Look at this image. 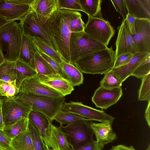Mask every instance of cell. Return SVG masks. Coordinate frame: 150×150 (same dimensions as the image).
<instances>
[{
  "label": "cell",
  "instance_id": "1",
  "mask_svg": "<svg viewBox=\"0 0 150 150\" xmlns=\"http://www.w3.org/2000/svg\"><path fill=\"white\" fill-rule=\"evenodd\" d=\"M82 16L77 11L58 9L45 23V26L54 42L58 52L63 60L70 63L69 42L72 33L71 21Z\"/></svg>",
  "mask_w": 150,
  "mask_h": 150
},
{
  "label": "cell",
  "instance_id": "2",
  "mask_svg": "<svg viewBox=\"0 0 150 150\" xmlns=\"http://www.w3.org/2000/svg\"><path fill=\"white\" fill-rule=\"evenodd\" d=\"M115 58V51L111 46L85 55L74 65L82 73L105 74L113 67Z\"/></svg>",
  "mask_w": 150,
  "mask_h": 150
},
{
  "label": "cell",
  "instance_id": "3",
  "mask_svg": "<svg viewBox=\"0 0 150 150\" xmlns=\"http://www.w3.org/2000/svg\"><path fill=\"white\" fill-rule=\"evenodd\" d=\"M22 29L17 22L13 21L4 25L0 29V50L5 60L15 62L19 58L20 54Z\"/></svg>",
  "mask_w": 150,
  "mask_h": 150
},
{
  "label": "cell",
  "instance_id": "4",
  "mask_svg": "<svg viewBox=\"0 0 150 150\" xmlns=\"http://www.w3.org/2000/svg\"><path fill=\"white\" fill-rule=\"evenodd\" d=\"M16 97L18 100L29 105L32 110L45 115L52 122L57 113L61 110L65 100L64 97L54 98L23 92H19Z\"/></svg>",
  "mask_w": 150,
  "mask_h": 150
},
{
  "label": "cell",
  "instance_id": "5",
  "mask_svg": "<svg viewBox=\"0 0 150 150\" xmlns=\"http://www.w3.org/2000/svg\"><path fill=\"white\" fill-rule=\"evenodd\" d=\"M108 47L84 32L72 33L69 42L70 63L74 65L78 60L85 55Z\"/></svg>",
  "mask_w": 150,
  "mask_h": 150
},
{
  "label": "cell",
  "instance_id": "6",
  "mask_svg": "<svg viewBox=\"0 0 150 150\" xmlns=\"http://www.w3.org/2000/svg\"><path fill=\"white\" fill-rule=\"evenodd\" d=\"M19 21L24 33L31 37L39 38L58 53L56 46L45 26V20L38 16L32 8Z\"/></svg>",
  "mask_w": 150,
  "mask_h": 150
},
{
  "label": "cell",
  "instance_id": "7",
  "mask_svg": "<svg viewBox=\"0 0 150 150\" xmlns=\"http://www.w3.org/2000/svg\"><path fill=\"white\" fill-rule=\"evenodd\" d=\"M92 120L86 119L78 120L59 127L66 135L71 148L83 145L93 140V132L91 127Z\"/></svg>",
  "mask_w": 150,
  "mask_h": 150
},
{
  "label": "cell",
  "instance_id": "8",
  "mask_svg": "<svg viewBox=\"0 0 150 150\" xmlns=\"http://www.w3.org/2000/svg\"><path fill=\"white\" fill-rule=\"evenodd\" d=\"M3 97L2 110L4 126L12 125L22 118H28L32 110L29 105L18 100L16 96Z\"/></svg>",
  "mask_w": 150,
  "mask_h": 150
},
{
  "label": "cell",
  "instance_id": "9",
  "mask_svg": "<svg viewBox=\"0 0 150 150\" xmlns=\"http://www.w3.org/2000/svg\"><path fill=\"white\" fill-rule=\"evenodd\" d=\"M84 32L90 37L107 46L115 30L102 16L88 17Z\"/></svg>",
  "mask_w": 150,
  "mask_h": 150
},
{
  "label": "cell",
  "instance_id": "10",
  "mask_svg": "<svg viewBox=\"0 0 150 150\" xmlns=\"http://www.w3.org/2000/svg\"><path fill=\"white\" fill-rule=\"evenodd\" d=\"M61 110L76 114L91 120L112 124L115 118L105 113L103 111L93 108L84 105L81 102H71L63 104Z\"/></svg>",
  "mask_w": 150,
  "mask_h": 150
},
{
  "label": "cell",
  "instance_id": "11",
  "mask_svg": "<svg viewBox=\"0 0 150 150\" xmlns=\"http://www.w3.org/2000/svg\"><path fill=\"white\" fill-rule=\"evenodd\" d=\"M34 0H0V18L20 20L32 9Z\"/></svg>",
  "mask_w": 150,
  "mask_h": 150
},
{
  "label": "cell",
  "instance_id": "12",
  "mask_svg": "<svg viewBox=\"0 0 150 150\" xmlns=\"http://www.w3.org/2000/svg\"><path fill=\"white\" fill-rule=\"evenodd\" d=\"M135 29L132 37L137 53L150 54V20L136 18Z\"/></svg>",
  "mask_w": 150,
  "mask_h": 150
},
{
  "label": "cell",
  "instance_id": "13",
  "mask_svg": "<svg viewBox=\"0 0 150 150\" xmlns=\"http://www.w3.org/2000/svg\"><path fill=\"white\" fill-rule=\"evenodd\" d=\"M122 94L121 87L108 89L100 86L95 91L92 100L97 108L106 110L116 103Z\"/></svg>",
  "mask_w": 150,
  "mask_h": 150
},
{
  "label": "cell",
  "instance_id": "14",
  "mask_svg": "<svg viewBox=\"0 0 150 150\" xmlns=\"http://www.w3.org/2000/svg\"><path fill=\"white\" fill-rule=\"evenodd\" d=\"M118 34L115 42V58L120 55L130 53L134 54L137 53L133 42L132 35L126 19L123 20L118 26Z\"/></svg>",
  "mask_w": 150,
  "mask_h": 150
},
{
  "label": "cell",
  "instance_id": "15",
  "mask_svg": "<svg viewBox=\"0 0 150 150\" xmlns=\"http://www.w3.org/2000/svg\"><path fill=\"white\" fill-rule=\"evenodd\" d=\"M28 119L36 127L45 143L52 150H53L54 147L52 134V122L44 114L32 110L29 113Z\"/></svg>",
  "mask_w": 150,
  "mask_h": 150
},
{
  "label": "cell",
  "instance_id": "16",
  "mask_svg": "<svg viewBox=\"0 0 150 150\" xmlns=\"http://www.w3.org/2000/svg\"><path fill=\"white\" fill-rule=\"evenodd\" d=\"M19 92L54 98L64 97L58 92L40 83L36 76L24 80Z\"/></svg>",
  "mask_w": 150,
  "mask_h": 150
},
{
  "label": "cell",
  "instance_id": "17",
  "mask_svg": "<svg viewBox=\"0 0 150 150\" xmlns=\"http://www.w3.org/2000/svg\"><path fill=\"white\" fill-rule=\"evenodd\" d=\"M40 83L58 92L63 96L70 94L74 90L69 81L57 73L49 75L36 76Z\"/></svg>",
  "mask_w": 150,
  "mask_h": 150
},
{
  "label": "cell",
  "instance_id": "18",
  "mask_svg": "<svg viewBox=\"0 0 150 150\" xmlns=\"http://www.w3.org/2000/svg\"><path fill=\"white\" fill-rule=\"evenodd\" d=\"M90 127L95 135L96 142L103 149L105 145L112 142L117 138L112 124L109 123H95L92 122Z\"/></svg>",
  "mask_w": 150,
  "mask_h": 150
},
{
  "label": "cell",
  "instance_id": "19",
  "mask_svg": "<svg viewBox=\"0 0 150 150\" xmlns=\"http://www.w3.org/2000/svg\"><path fill=\"white\" fill-rule=\"evenodd\" d=\"M150 56V54L137 53L134 54L131 59L126 64L113 68L111 70L123 82L131 75L135 69L142 63Z\"/></svg>",
  "mask_w": 150,
  "mask_h": 150
},
{
  "label": "cell",
  "instance_id": "20",
  "mask_svg": "<svg viewBox=\"0 0 150 150\" xmlns=\"http://www.w3.org/2000/svg\"><path fill=\"white\" fill-rule=\"evenodd\" d=\"M128 14L136 18L150 20V0H124Z\"/></svg>",
  "mask_w": 150,
  "mask_h": 150
},
{
  "label": "cell",
  "instance_id": "21",
  "mask_svg": "<svg viewBox=\"0 0 150 150\" xmlns=\"http://www.w3.org/2000/svg\"><path fill=\"white\" fill-rule=\"evenodd\" d=\"M38 52L31 37L23 32L19 58L36 70L35 55Z\"/></svg>",
  "mask_w": 150,
  "mask_h": 150
},
{
  "label": "cell",
  "instance_id": "22",
  "mask_svg": "<svg viewBox=\"0 0 150 150\" xmlns=\"http://www.w3.org/2000/svg\"><path fill=\"white\" fill-rule=\"evenodd\" d=\"M58 0H34L31 7L38 16L46 21L57 10Z\"/></svg>",
  "mask_w": 150,
  "mask_h": 150
},
{
  "label": "cell",
  "instance_id": "23",
  "mask_svg": "<svg viewBox=\"0 0 150 150\" xmlns=\"http://www.w3.org/2000/svg\"><path fill=\"white\" fill-rule=\"evenodd\" d=\"M15 67L17 73L16 86L18 89L24 80L37 75L35 70L19 58L15 62Z\"/></svg>",
  "mask_w": 150,
  "mask_h": 150
},
{
  "label": "cell",
  "instance_id": "24",
  "mask_svg": "<svg viewBox=\"0 0 150 150\" xmlns=\"http://www.w3.org/2000/svg\"><path fill=\"white\" fill-rule=\"evenodd\" d=\"M61 65L67 80L72 86H79L83 83L82 73L75 65L65 62Z\"/></svg>",
  "mask_w": 150,
  "mask_h": 150
},
{
  "label": "cell",
  "instance_id": "25",
  "mask_svg": "<svg viewBox=\"0 0 150 150\" xmlns=\"http://www.w3.org/2000/svg\"><path fill=\"white\" fill-rule=\"evenodd\" d=\"M51 130L54 150H72L66 135L60 128L52 124Z\"/></svg>",
  "mask_w": 150,
  "mask_h": 150
},
{
  "label": "cell",
  "instance_id": "26",
  "mask_svg": "<svg viewBox=\"0 0 150 150\" xmlns=\"http://www.w3.org/2000/svg\"><path fill=\"white\" fill-rule=\"evenodd\" d=\"M11 146L12 150H34L28 128L11 139Z\"/></svg>",
  "mask_w": 150,
  "mask_h": 150
},
{
  "label": "cell",
  "instance_id": "27",
  "mask_svg": "<svg viewBox=\"0 0 150 150\" xmlns=\"http://www.w3.org/2000/svg\"><path fill=\"white\" fill-rule=\"evenodd\" d=\"M28 118H22L12 125L4 126L3 130L11 140L28 130Z\"/></svg>",
  "mask_w": 150,
  "mask_h": 150
},
{
  "label": "cell",
  "instance_id": "28",
  "mask_svg": "<svg viewBox=\"0 0 150 150\" xmlns=\"http://www.w3.org/2000/svg\"><path fill=\"white\" fill-rule=\"evenodd\" d=\"M81 8L88 17L102 16L101 12V0H79Z\"/></svg>",
  "mask_w": 150,
  "mask_h": 150
},
{
  "label": "cell",
  "instance_id": "29",
  "mask_svg": "<svg viewBox=\"0 0 150 150\" xmlns=\"http://www.w3.org/2000/svg\"><path fill=\"white\" fill-rule=\"evenodd\" d=\"M31 37L38 51H40L44 53L60 64L64 62L59 53L41 39L35 37Z\"/></svg>",
  "mask_w": 150,
  "mask_h": 150
},
{
  "label": "cell",
  "instance_id": "30",
  "mask_svg": "<svg viewBox=\"0 0 150 150\" xmlns=\"http://www.w3.org/2000/svg\"><path fill=\"white\" fill-rule=\"evenodd\" d=\"M28 129L31 138L34 150H51L44 142L36 127L29 120Z\"/></svg>",
  "mask_w": 150,
  "mask_h": 150
},
{
  "label": "cell",
  "instance_id": "31",
  "mask_svg": "<svg viewBox=\"0 0 150 150\" xmlns=\"http://www.w3.org/2000/svg\"><path fill=\"white\" fill-rule=\"evenodd\" d=\"M35 62L37 75H49L56 73L50 65L38 52L35 55Z\"/></svg>",
  "mask_w": 150,
  "mask_h": 150
},
{
  "label": "cell",
  "instance_id": "32",
  "mask_svg": "<svg viewBox=\"0 0 150 150\" xmlns=\"http://www.w3.org/2000/svg\"><path fill=\"white\" fill-rule=\"evenodd\" d=\"M122 82L111 70L105 74L100 82V86L108 89L121 87Z\"/></svg>",
  "mask_w": 150,
  "mask_h": 150
},
{
  "label": "cell",
  "instance_id": "33",
  "mask_svg": "<svg viewBox=\"0 0 150 150\" xmlns=\"http://www.w3.org/2000/svg\"><path fill=\"white\" fill-rule=\"evenodd\" d=\"M86 119L76 114L61 110L55 116L54 120L59 122L60 125H67L78 120Z\"/></svg>",
  "mask_w": 150,
  "mask_h": 150
},
{
  "label": "cell",
  "instance_id": "34",
  "mask_svg": "<svg viewBox=\"0 0 150 150\" xmlns=\"http://www.w3.org/2000/svg\"><path fill=\"white\" fill-rule=\"evenodd\" d=\"M142 79L138 91V99L139 101L150 102V73Z\"/></svg>",
  "mask_w": 150,
  "mask_h": 150
},
{
  "label": "cell",
  "instance_id": "35",
  "mask_svg": "<svg viewBox=\"0 0 150 150\" xmlns=\"http://www.w3.org/2000/svg\"><path fill=\"white\" fill-rule=\"evenodd\" d=\"M19 89L16 85L0 80V96L7 98L16 96Z\"/></svg>",
  "mask_w": 150,
  "mask_h": 150
},
{
  "label": "cell",
  "instance_id": "36",
  "mask_svg": "<svg viewBox=\"0 0 150 150\" xmlns=\"http://www.w3.org/2000/svg\"><path fill=\"white\" fill-rule=\"evenodd\" d=\"M15 62L5 60L0 66V74L10 76L16 81L17 71L15 67Z\"/></svg>",
  "mask_w": 150,
  "mask_h": 150
},
{
  "label": "cell",
  "instance_id": "37",
  "mask_svg": "<svg viewBox=\"0 0 150 150\" xmlns=\"http://www.w3.org/2000/svg\"><path fill=\"white\" fill-rule=\"evenodd\" d=\"M150 73V56L140 64L134 71L131 76L142 79Z\"/></svg>",
  "mask_w": 150,
  "mask_h": 150
},
{
  "label": "cell",
  "instance_id": "38",
  "mask_svg": "<svg viewBox=\"0 0 150 150\" xmlns=\"http://www.w3.org/2000/svg\"><path fill=\"white\" fill-rule=\"evenodd\" d=\"M58 9H66L84 12L79 0H58Z\"/></svg>",
  "mask_w": 150,
  "mask_h": 150
},
{
  "label": "cell",
  "instance_id": "39",
  "mask_svg": "<svg viewBox=\"0 0 150 150\" xmlns=\"http://www.w3.org/2000/svg\"><path fill=\"white\" fill-rule=\"evenodd\" d=\"M38 52L41 56L49 63L56 73L59 74L65 79L67 80L66 76L64 73L61 64L58 63L44 53L40 51H38Z\"/></svg>",
  "mask_w": 150,
  "mask_h": 150
},
{
  "label": "cell",
  "instance_id": "40",
  "mask_svg": "<svg viewBox=\"0 0 150 150\" xmlns=\"http://www.w3.org/2000/svg\"><path fill=\"white\" fill-rule=\"evenodd\" d=\"M81 17L82 16H79L71 21L70 28L72 33L84 32L86 24Z\"/></svg>",
  "mask_w": 150,
  "mask_h": 150
},
{
  "label": "cell",
  "instance_id": "41",
  "mask_svg": "<svg viewBox=\"0 0 150 150\" xmlns=\"http://www.w3.org/2000/svg\"><path fill=\"white\" fill-rule=\"evenodd\" d=\"M116 11L123 17V20L125 19L127 15L124 0H111Z\"/></svg>",
  "mask_w": 150,
  "mask_h": 150
},
{
  "label": "cell",
  "instance_id": "42",
  "mask_svg": "<svg viewBox=\"0 0 150 150\" xmlns=\"http://www.w3.org/2000/svg\"><path fill=\"white\" fill-rule=\"evenodd\" d=\"M134 54L128 52L120 55L115 58L113 68L117 67L126 64L131 59Z\"/></svg>",
  "mask_w": 150,
  "mask_h": 150
},
{
  "label": "cell",
  "instance_id": "43",
  "mask_svg": "<svg viewBox=\"0 0 150 150\" xmlns=\"http://www.w3.org/2000/svg\"><path fill=\"white\" fill-rule=\"evenodd\" d=\"M72 149V150H102L103 149L96 141L94 140Z\"/></svg>",
  "mask_w": 150,
  "mask_h": 150
},
{
  "label": "cell",
  "instance_id": "44",
  "mask_svg": "<svg viewBox=\"0 0 150 150\" xmlns=\"http://www.w3.org/2000/svg\"><path fill=\"white\" fill-rule=\"evenodd\" d=\"M11 141L4 131L0 130V148L4 150H12L11 146Z\"/></svg>",
  "mask_w": 150,
  "mask_h": 150
},
{
  "label": "cell",
  "instance_id": "45",
  "mask_svg": "<svg viewBox=\"0 0 150 150\" xmlns=\"http://www.w3.org/2000/svg\"><path fill=\"white\" fill-rule=\"evenodd\" d=\"M125 19L132 35L135 33V21L136 18L133 16L127 13Z\"/></svg>",
  "mask_w": 150,
  "mask_h": 150
},
{
  "label": "cell",
  "instance_id": "46",
  "mask_svg": "<svg viewBox=\"0 0 150 150\" xmlns=\"http://www.w3.org/2000/svg\"><path fill=\"white\" fill-rule=\"evenodd\" d=\"M109 150H136L132 146H127L125 145L120 144L113 146Z\"/></svg>",
  "mask_w": 150,
  "mask_h": 150
},
{
  "label": "cell",
  "instance_id": "47",
  "mask_svg": "<svg viewBox=\"0 0 150 150\" xmlns=\"http://www.w3.org/2000/svg\"><path fill=\"white\" fill-rule=\"evenodd\" d=\"M145 117L149 126H150V102L148 105L145 112Z\"/></svg>",
  "mask_w": 150,
  "mask_h": 150
},
{
  "label": "cell",
  "instance_id": "48",
  "mask_svg": "<svg viewBox=\"0 0 150 150\" xmlns=\"http://www.w3.org/2000/svg\"><path fill=\"white\" fill-rule=\"evenodd\" d=\"M2 106V97H0V130H3L4 127V125L3 118Z\"/></svg>",
  "mask_w": 150,
  "mask_h": 150
},
{
  "label": "cell",
  "instance_id": "49",
  "mask_svg": "<svg viewBox=\"0 0 150 150\" xmlns=\"http://www.w3.org/2000/svg\"><path fill=\"white\" fill-rule=\"evenodd\" d=\"M147 150H150V144L149 145V146L147 147Z\"/></svg>",
  "mask_w": 150,
  "mask_h": 150
},
{
  "label": "cell",
  "instance_id": "50",
  "mask_svg": "<svg viewBox=\"0 0 150 150\" xmlns=\"http://www.w3.org/2000/svg\"><path fill=\"white\" fill-rule=\"evenodd\" d=\"M0 150H3V149H2L0 148Z\"/></svg>",
  "mask_w": 150,
  "mask_h": 150
},
{
  "label": "cell",
  "instance_id": "51",
  "mask_svg": "<svg viewBox=\"0 0 150 150\" xmlns=\"http://www.w3.org/2000/svg\"></svg>",
  "mask_w": 150,
  "mask_h": 150
}]
</instances>
